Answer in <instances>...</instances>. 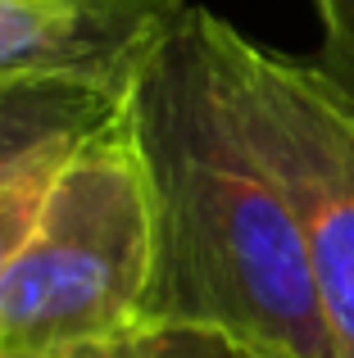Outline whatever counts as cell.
<instances>
[{
	"instance_id": "obj_10",
	"label": "cell",
	"mask_w": 354,
	"mask_h": 358,
	"mask_svg": "<svg viewBox=\"0 0 354 358\" xmlns=\"http://www.w3.org/2000/svg\"><path fill=\"white\" fill-rule=\"evenodd\" d=\"M236 358H259V354H246V350H236Z\"/></svg>"
},
{
	"instance_id": "obj_1",
	"label": "cell",
	"mask_w": 354,
	"mask_h": 358,
	"mask_svg": "<svg viewBox=\"0 0 354 358\" xmlns=\"http://www.w3.org/2000/svg\"><path fill=\"white\" fill-rule=\"evenodd\" d=\"M123 109L155 218L141 327H195L259 358H337L295 209L232 105L204 5L155 36Z\"/></svg>"
},
{
	"instance_id": "obj_6",
	"label": "cell",
	"mask_w": 354,
	"mask_h": 358,
	"mask_svg": "<svg viewBox=\"0 0 354 358\" xmlns=\"http://www.w3.org/2000/svg\"><path fill=\"white\" fill-rule=\"evenodd\" d=\"M69 150L73 145L41 150V155L23 159V164L0 168V277H5L9 259L23 250L27 231L36 227V218H41V209H45V195H50Z\"/></svg>"
},
{
	"instance_id": "obj_4",
	"label": "cell",
	"mask_w": 354,
	"mask_h": 358,
	"mask_svg": "<svg viewBox=\"0 0 354 358\" xmlns=\"http://www.w3.org/2000/svg\"><path fill=\"white\" fill-rule=\"evenodd\" d=\"M186 0H0V78H96L127 87Z\"/></svg>"
},
{
	"instance_id": "obj_3",
	"label": "cell",
	"mask_w": 354,
	"mask_h": 358,
	"mask_svg": "<svg viewBox=\"0 0 354 358\" xmlns=\"http://www.w3.org/2000/svg\"><path fill=\"white\" fill-rule=\"evenodd\" d=\"M209 36L232 105L295 209L337 358H354V96L218 14Z\"/></svg>"
},
{
	"instance_id": "obj_7",
	"label": "cell",
	"mask_w": 354,
	"mask_h": 358,
	"mask_svg": "<svg viewBox=\"0 0 354 358\" xmlns=\"http://www.w3.org/2000/svg\"><path fill=\"white\" fill-rule=\"evenodd\" d=\"M313 9L323 23V50L313 64L354 96V0H313Z\"/></svg>"
},
{
	"instance_id": "obj_5",
	"label": "cell",
	"mask_w": 354,
	"mask_h": 358,
	"mask_svg": "<svg viewBox=\"0 0 354 358\" xmlns=\"http://www.w3.org/2000/svg\"><path fill=\"white\" fill-rule=\"evenodd\" d=\"M127 87L96 78H0V168L78 145L123 109Z\"/></svg>"
},
{
	"instance_id": "obj_2",
	"label": "cell",
	"mask_w": 354,
	"mask_h": 358,
	"mask_svg": "<svg viewBox=\"0 0 354 358\" xmlns=\"http://www.w3.org/2000/svg\"><path fill=\"white\" fill-rule=\"evenodd\" d=\"M155 218L127 109L82 136L0 277V358H55L146 331Z\"/></svg>"
},
{
	"instance_id": "obj_9",
	"label": "cell",
	"mask_w": 354,
	"mask_h": 358,
	"mask_svg": "<svg viewBox=\"0 0 354 358\" xmlns=\"http://www.w3.org/2000/svg\"><path fill=\"white\" fill-rule=\"evenodd\" d=\"M55 358H150V331H127V336H114V341L78 345V350H64Z\"/></svg>"
},
{
	"instance_id": "obj_8",
	"label": "cell",
	"mask_w": 354,
	"mask_h": 358,
	"mask_svg": "<svg viewBox=\"0 0 354 358\" xmlns=\"http://www.w3.org/2000/svg\"><path fill=\"white\" fill-rule=\"evenodd\" d=\"M150 358H236V345L195 327H164L150 331Z\"/></svg>"
}]
</instances>
